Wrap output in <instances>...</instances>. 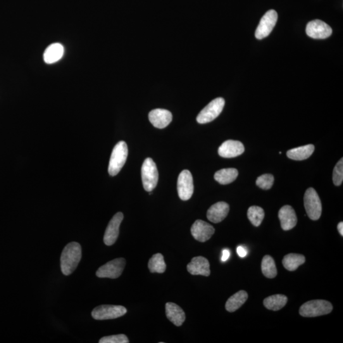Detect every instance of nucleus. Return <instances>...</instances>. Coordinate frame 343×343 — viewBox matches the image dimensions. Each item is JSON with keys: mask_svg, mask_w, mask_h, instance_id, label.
Segmentation results:
<instances>
[{"mask_svg": "<svg viewBox=\"0 0 343 343\" xmlns=\"http://www.w3.org/2000/svg\"><path fill=\"white\" fill-rule=\"evenodd\" d=\"M247 216L252 225L256 227L260 226L264 218V211L260 207L252 206L248 209Z\"/></svg>", "mask_w": 343, "mask_h": 343, "instance_id": "cd10ccee", "label": "nucleus"}, {"mask_svg": "<svg viewBox=\"0 0 343 343\" xmlns=\"http://www.w3.org/2000/svg\"><path fill=\"white\" fill-rule=\"evenodd\" d=\"M82 259V247L77 242L67 244L62 252L61 268L64 275L68 276L75 271Z\"/></svg>", "mask_w": 343, "mask_h": 343, "instance_id": "f257e3e1", "label": "nucleus"}, {"mask_svg": "<svg viewBox=\"0 0 343 343\" xmlns=\"http://www.w3.org/2000/svg\"><path fill=\"white\" fill-rule=\"evenodd\" d=\"M306 261L303 255L299 254H289L283 257L282 263L286 270L290 271L296 270L298 267Z\"/></svg>", "mask_w": 343, "mask_h": 343, "instance_id": "393cba45", "label": "nucleus"}, {"mask_svg": "<svg viewBox=\"0 0 343 343\" xmlns=\"http://www.w3.org/2000/svg\"><path fill=\"white\" fill-rule=\"evenodd\" d=\"M166 264L161 254H155L149 259L148 268L151 273H163L166 270Z\"/></svg>", "mask_w": 343, "mask_h": 343, "instance_id": "a878e982", "label": "nucleus"}, {"mask_svg": "<svg viewBox=\"0 0 343 343\" xmlns=\"http://www.w3.org/2000/svg\"><path fill=\"white\" fill-rule=\"evenodd\" d=\"M281 227L285 231H289L294 228L297 225V218L294 209L290 206L282 207L278 213Z\"/></svg>", "mask_w": 343, "mask_h": 343, "instance_id": "a211bd4d", "label": "nucleus"}, {"mask_svg": "<svg viewBox=\"0 0 343 343\" xmlns=\"http://www.w3.org/2000/svg\"><path fill=\"white\" fill-rule=\"evenodd\" d=\"M332 180L333 184L339 187L342 184L343 181V159L337 162L333 171Z\"/></svg>", "mask_w": 343, "mask_h": 343, "instance_id": "c756f323", "label": "nucleus"}, {"mask_svg": "<svg viewBox=\"0 0 343 343\" xmlns=\"http://www.w3.org/2000/svg\"><path fill=\"white\" fill-rule=\"evenodd\" d=\"M245 147L241 142L238 140H228L219 147V156L223 158H235L244 153Z\"/></svg>", "mask_w": 343, "mask_h": 343, "instance_id": "4468645a", "label": "nucleus"}, {"mask_svg": "<svg viewBox=\"0 0 343 343\" xmlns=\"http://www.w3.org/2000/svg\"><path fill=\"white\" fill-rule=\"evenodd\" d=\"M99 343H128L129 340L125 334L109 335L99 340Z\"/></svg>", "mask_w": 343, "mask_h": 343, "instance_id": "7c9ffc66", "label": "nucleus"}, {"mask_svg": "<svg viewBox=\"0 0 343 343\" xmlns=\"http://www.w3.org/2000/svg\"><path fill=\"white\" fill-rule=\"evenodd\" d=\"M128 156V147L125 142L120 141L114 147L109 160L108 173L111 176L118 175L125 165Z\"/></svg>", "mask_w": 343, "mask_h": 343, "instance_id": "7ed1b4c3", "label": "nucleus"}, {"mask_svg": "<svg viewBox=\"0 0 343 343\" xmlns=\"http://www.w3.org/2000/svg\"><path fill=\"white\" fill-rule=\"evenodd\" d=\"M149 120L154 127L164 128L173 120V114L166 109H153L149 113Z\"/></svg>", "mask_w": 343, "mask_h": 343, "instance_id": "2eb2a0df", "label": "nucleus"}, {"mask_svg": "<svg viewBox=\"0 0 343 343\" xmlns=\"http://www.w3.org/2000/svg\"><path fill=\"white\" fill-rule=\"evenodd\" d=\"M306 34L314 39H325L332 35V28L320 20L309 22L306 26Z\"/></svg>", "mask_w": 343, "mask_h": 343, "instance_id": "9b49d317", "label": "nucleus"}, {"mask_svg": "<svg viewBox=\"0 0 343 343\" xmlns=\"http://www.w3.org/2000/svg\"><path fill=\"white\" fill-rule=\"evenodd\" d=\"M273 176L270 175V174H266V175L259 176L256 180L257 187L265 190L271 189V187H273Z\"/></svg>", "mask_w": 343, "mask_h": 343, "instance_id": "c85d7f7f", "label": "nucleus"}, {"mask_svg": "<svg viewBox=\"0 0 343 343\" xmlns=\"http://www.w3.org/2000/svg\"><path fill=\"white\" fill-rule=\"evenodd\" d=\"M127 312V309L122 306L103 304L93 309L92 316L97 320H111L125 315Z\"/></svg>", "mask_w": 343, "mask_h": 343, "instance_id": "423d86ee", "label": "nucleus"}, {"mask_svg": "<svg viewBox=\"0 0 343 343\" xmlns=\"http://www.w3.org/2000/svg\"><path fill=\"white\" fill-rule=\"evenodd\" d=\"M123 219V214L121 213H118L109 221L104 236V244L108 246L113 245L118 239L120 226Z\"/></svg>", "mask_w": 343, "mask_h": 343, "instance_id": "f8f14e48", "label": "nucleus"}, {"mask_svg": "<svg viewBox=\"0 0 343 343\" xmlns=\"http://www.w3.org/2000/svg\"><path fill=\"white\" fill-rule=\"evenodd\" d=\"M126 264L124 258L114 259L108 262L97 270L96 275L99 278H109L116 279L122 274Z\"/></svg>", "mask_w": 343, "mask_h": 343, "instance_id": "6e6552de", "label": "nucleus"}, {"mask_svg": "<svg viewBox=\"0 0 343 343\" xmlns=\"http://www.w3.org/2000/svg\"><path fill=\"white\" fill-rule=\"evenodd\" d=\"M314 150V146L313 144L306 145V146L289 150L287 152V156L288 158L294 159V160H304L311 156Z\"/></svg>", "mask_w": 343, "mask_h": 343, "instance_id": "aec40b11", "label": "nucleus"}, {"mask_svg": "<svg viewBox=\"0 0 343 343\" xmlns=\"http://www.w3.org/2000/svg\"><path fill=\"white\" fill-rule=\"evenodd\" d=\"M261 270L266 277L268 278L275 277L277 275V270H276L275 261L272 257L267 255L263 257L261 263Z\"/></svg>", "mask_w": 343, "mask_h": 343, "instance_id": "bb28decb", "label": "nucleus"}, {"mask_svg": "<svg viewBox=\"0 0 343 343\" xmlns=\"http://www.w3.org/2000/svg\"><path fill=\"white\" fill-rule=\"evenodd\" d=\"M238 175V172L236 168H223L216 172L214 179L219 184L225 185L233 183L237 178Z\"/></svg>", "mask_w": 343, "mask_h": 343, "instance_id": "5701e85b", "label": "nucleus"}, {"mask_svg": "<svg viewBox=\"0 0 343 343\" xmlns=\"http://www.w3.org/2000/svg\"><path fill=\"white\" fill-rule=\"evenodd\" d=\"M237 251L238 256H239L240 257H245L247 256V251L245 249L244 247L242 246L238 247Z\"/></svg>", "mask_w": 343, "mask_h": 343, "instance_id": "2f4dec72", "label": "nucleus"}, {"mask_svg": "<svg viewBox=\"0 0 343 343\" xmlns=\"http://www.w3.org/2000/svg\"><path fill=\"white\" fill-rule=\"evenodd\" d=\"M248 299V294L245 290L233 294L228 299L226 303V309L229 312H234L239 309Z\"/></svg>", "mask_w": 343, "mask_h": 343, "instance_id": "4be33fe9", "label": "nucleus"}, {"mask_svg": "<svg viewBox=\"0 0 343 343\" xmlns=\"http://www.w3.org/2000/svg\"><path fill=\"white\" fill-rule=\"evenodd\" d=\"M230 211V206L224 202H219L212 206L207 211V219L214 223H219L223 221Z\"/></svg>", "mask_w": 343, "mask_h": 343, "instance_id": "f3484780", "label": "nucleus"}, {"mask_svg": "<svg viewBox=\"0 0 343 343\" xmlns=\"http://www.w3.org/2000/svg\"><path fill=\"white\" fill-rule=\"evenodd\" d=\"M225 104V99L222 97L214 99L200 111L197 118L198 123L205 124L215 120L222 112Z\"/></svg>", "mask_w": 343, "mask_h": 343, "instance_id": "0eeeda50", "label": "nucleus"}, {"mask_svg": "<svg viewBox=\"0 0 343 343\" xmlns=\"http://www.w3.org/2000/svg\"><path fill=\"white\" fill-rule=\"evenodd\" d=\"M304 205L309 219L316 221L320 218L322 207L320 198L313 188H309L305 192Z\"/></svg>", "mask_w": 343, "mask_h": 343, "instance_id": "39448f33", "label": "nucleus"}, {"mask_svg": "<svg viewBox=\"0 0 343 343\" xmlns=\"http://www.w3.org/2000/svg\"><path fill=\"white\" fill-rule=\"evenodd\" d=\"M277 19L278 14L275 11L270 10L267 12L257 26L256 31V38L261 40L268 37L275 27Z\"/></svg>", "mask_w": 343, "mask_h": 343, "instance_id": "9d476101", "label": "nucleus"}, {"mask_svg": "<svg viewBox=\"0 0 343 343\" xmlns=\"http://www.w3.org/2000/svg\"><path fill=\"white\" fill-rule=\"evenodd\" d=\"M191 232L195 240L200 242L209 240L215 232L213 226L202 220H197L191 228Z\"/></svg>", "mask_w": 343, "mask_h": 343, "instance_id": "ddd939ff", "label": "nucleus"}, {"mask_svg": "<svg viewBox=\"0 0 343 343\" xmlns=\"http://www.w3.org/2000/svg\"><path fill=\"white\" fill-rule=\"evenodd\" d=\"M287 301V297L285 295L275 294L266 297L264 299L263 303L267 309L278 311L285 306Z\"/></svg>", "mask_w": 343, "mask_h": 343, "instance_id": "b1692460", "label": "nucleus"}, {"mask_svg": "<svg viewBox=\"0 0 343 343\" xmlns=\"http://www.w3.org/2000/svg\"><path fill=\"white\" fill-rule=\"evenodd\" d=\"M187 270L193 275L209 276L211 274L209 262L202 256L194 257L188 264Z\"/></svg>", "mask_w": 343, "mask_h": 343, "instance_id": "dca6fc26", "label": "nucleus"}, {"mask_svg": "<svg viewBox=\"0 0 343 343\" xmlns=\"http://www.w3.org/2000/svg\"><path fill=\"white\" fill-rule=\"evenodd\" d=\"M166 317L176 326L180 327L186 320V314L183 309L178 304L173 302H167L165 304Z\"/></svg>", "mask_w": 343, "mask_h": 343, "instance_id": "6ab92c4d", "label": "nucleus"}, {"mask_svg": "<svg viewBox=\"0 0 343 343\" xmlns=\"http://www.w3.org/2000/svg\"><path fill=\"white\" fill-rule=\"evenodd\" d=\"M337 230L338 232L340 233V235L343 236V223L340 222L339 224H338L337 225Z\"/></svg>", "mask_w": 343, "mask_h": 343, "instance_id": "72a5a7b5", "label": "nucleus"}, {"mask_svg": "<svg viewBox=\"0 0 343 343\" xmlns=\"http://www.w3.org/2000/svg\"><path fill=\"white\" fill-rule=\"evenodd\" d=\"M64 54V47L60 44H53L47 48L44 55L45 63L52 64L60 60Z\"/></svg>", "mask_w": 343, "mask_h": 343, "instance_id": "412c9836", "label": "nucleus"}, {"mask_svg": "<svg viewBox=\"0 0 343 343\" xmlns=\"http://www.w3.org/2000/svg\"><path fill=\"white\" fill-rule=\"evenodd\" d=\"M178 192L179 197L183 201L191 199L194 194V180L192 174L188 170L181 172L178 180Z\"/></svg>", "mask_w": 343, "mask_h": 343, "instance_id": "1a4fd4ad", "label": "nucleus"}, {"mask_svg": "<svg viewBox=\"0 0 343 343\" xmlns=\"http://www.w3.org/2000/svg\"><path fill=\"white\" fill-rule=\"evenodd\" d=\"M230 256V252L227 249L224 250L223 251L222 261L225 262L228 260Z\"/></svg>", "mask_w": 343, "mask_h": 343, "instance_id": "473e14b6", "label": "nucleus"}, {"mask_svg": "<svg viewBox=\"0 0 343 343\" xmlns=\"http://www.w3.org/2000/svg\"><path fill=\"white\" fill-rule=\"evenodd\" d=\"M141 176L144 190L147 192H152L156 187L158 181V172L152 158H147L143 162Z\"/></svg>", "mask_w": 343, "mask_h": 343, "instance_id": "20e7f679", "label": "nucleus"}, {"mask_svg": "<svg viewBox=\"0 0 343 343\" xmlns=\"http://www.w3.org/2000/svg\"><path fill=\"white\" fill-rule=\"evenodd\" d=\"M332 305L325 300H312L305 302L299 309V313L303 317H316L332 312Z\"/></svg>", "mask_w": 343, "mask_h": 343, "instance_id": "f03ea898", "label": "nucleus"}]
</instances>
